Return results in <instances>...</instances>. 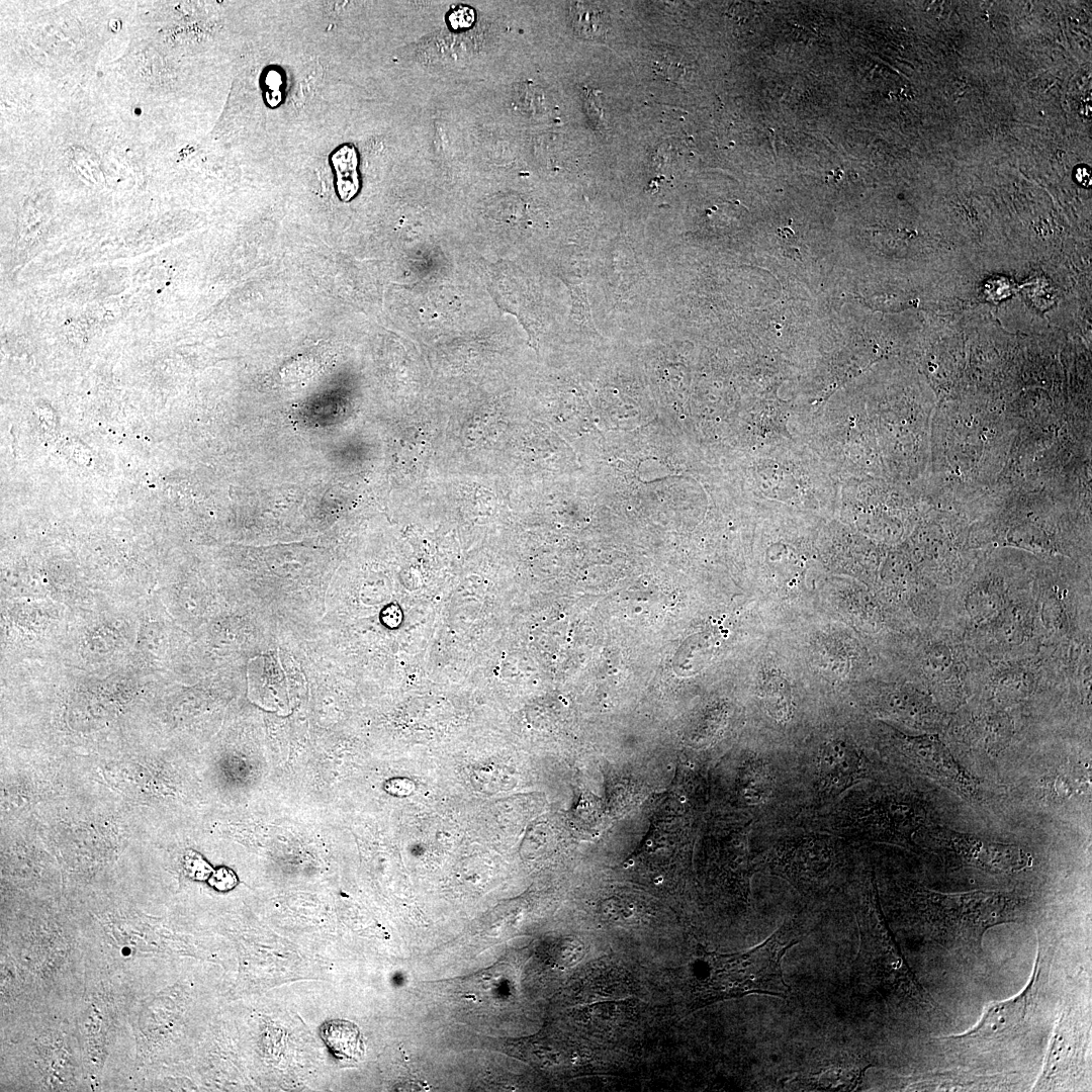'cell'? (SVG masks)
Segmentation results:
<instances>
[{
    "instance_id": "6da1fadb",
    "label": "cell",
    "mask_w": 1092,
    "mask_h": 1092,
    "mask_svg": "<svg viewBox=\"0 0 1092 1092\" xmlns=\"http://www.w3.org/2000/svg\"><path fill=\"white\" fill-rule=\"evenodd\" d=\"M910 921L936 944L949 950L979 953L984 934L993 926L1016 922L1024 901L1007 893L972 891L939 893L922 886L904 892Z\"/></svg>"
},
{
    "instance_id": "7a4b0ae2",
    "label": "cell",
    "mask_w": 1092,
    "mask_h": 1092,
    "mask_svg": "<svg viewBox=\"0 0 1092 1092\" xmlns=\"http://www.w3.org/2000/svg\"><path fill=\"white\" fill-rule=\"evenodd\" d=\"M857 921L860 941L856 969L861 978L896 995L925 1002L923 989L906 964L886 924L873 874L863 889Z\"/></svg>"
},
{
    "instance_id": "3957f363",
    "label": "cell",
    "mask_w": 1092,
    "mask_h": 1092,
    "mask_svg": "<svg viewBox=\"0 0 1092 1092\" xmlns=\"http://www.w3.org/2000/svg\"><path fill=\"white\" fill-rule=\"evenodd\" d=\"M799 939L784 924L765 941L751 950L728 958L712 957L707 993L714 997L759 993L786 998L790 988L784 980L782 960Z\"/></svg>"
},
{
    "instance_id": "277c9868",
    "label": "cell",
    "mask_w": 1092,
    "mask_h": 1092,
    "mask_svg": "<svg viewBox=\"0 0 1092 1092\" xmlns=\"http://www.w3.org/2000/svg\"><path fill=\"white\" fill-rule=\"evenodd\" d=\"M841 834L913 848V837L925 827L927 812L913 793L880 790L840 811Z\"/></svg>"
},
{
    "instance_id": "5b68a950",
    "label": "cell",
    "mask_w": 1092,
    "mask_h": 1092,
    "mask_svg": "<svg viewBox=\"0 0 1092 1092\" xmlns=\"http://www.w3.org/2000/svg\"><path fill=\"white\" fill-rule=\"evenodd\" d=\"M835 840L820 833L787 836L760 856V868L784 877L796 887L811 891L826 882L839 861Z\"/></svg>"
},
{
    "instance_id": "8992f818",
    "label": "cell",
    "mask_w": 1092,
    "mask_h": 1092,
    "mask_svg": "<svg viewBox=\"0 0 1092 1092\" xmlns=\"http://www.w3.org/2000/svg\"><path fill=\"white\" fill-rule=\"evenodd\" d=\"M927 841L945 855L985 872L1013 874L1032 864V856L1023 848L994 842L944 827L921 829Z\"/></svg>"
},
{
    "instance_id": "52a82bcc",
    "label": "cell",
    "mask_w": 1092,
    "mask_h": 1092,
    "mask_svg": "<svg viewBox=\"0 0 1092 1092\" xmlns=\"http://www.w3.org/2000/svg\"><path fill=\"white\" fill-rule=\"evenodd\" d=\"M1039 954L1037 950L1032 975L1019 994L1005 1001L991 1003L980 1021L967 1032L943 1038L965 1043L991 1044L1015 1036L1023 1028L1029 1004L1035 996L1040 975Z\"/></svg>"
},
{
    "instance_id": "ba28073f",
    "label": "cell",
    "mask_w": 1092,
    "mask_h": 1092,
    "mask_svg": "<svg viewBox=\"0 0 1092 1092\" xmlns=\"http://www.w3.org/2000/svg\"><path fill=\"white\" fill-rule=\"evenodd\" d=\"M908 764L968 800H980V782L935 737L907 740L900 749Z\"/></svg>"
},
{
    "instance_id": "9c48e42d",
    "label": "cell",
    "mask_w": 1092,
    "mask_h": 1092,
    "mask_svg": "<svg viewBox=\"0 0 1092 1092\" xmlns=\"http://www.w3.org/2000/svg\"><path fill=\"white\" fill-rule=\"evenodd\" d=\"M869 775L868 761L845 742L823 745L815 760V789L819 801H833Z\"/></svg>"
},
{
    "instance_id": "30bf717a",
    "label": "cell",
    "mask_w": 1092,
    "mask_h": 1092,
    "mask_svg": "<svg viewBox=\"0 0 1092 1092\" xmlns=\"http://www.w3.org/2000/svg\"><path fill=\"white\" fill-rule=\"evenodd\" d=\"M1079 1038L1078 1028L1067 1013L1062 1017L1052 1040L1041 1078L1043 1081H1056L1072 1069L1073 1063L1079 1057Z\"/></svg>"
},
{
    "instance_id": "8fae6325",
    "label": "cell",
    "mask_w": 1092,
    "mask_h": 1092,
    "mask_svg": "<svg viewBox=\"0 0 1092 1092\" xmlns=\"http://www.w3.org/2000/svg\"><path fill=\"white\" fill-rule=\"evenodd\" d=\"M869 1066L858 1062H838L811 1073L803 1082L806 1087L816 1090H853L859 1085Z\"/></svg>"
},
{
    "instance_id": "7c38bea8",
    "label": "cell",
    "mask_w": 1092,
    "mask_h": 1092,
    "mask_svg": "<svg viewBox=\"0 0 1092 1092\" xmlns=\"http://www.w3.org/2000/svg\"><path fill=\"white\" fill-rule=\"evenodd\" d=\"M321 1035L331 1052L341 1060H357L363 1052V1040L356 1024L334 1019L325 1022Z\"/></svg>"
},
{
    "instance_id": "4fadbf2b",
    "label": "cell",
    "mask_w": 1092,
    "mask_h": 1092,
    "mask_svg": "<svg viewBox=\"0 0 1092 1092\" xmlns=\"http://www.w3.org/2000/svg\"><path fill=\"white\" fill-rule=\"evenodd\" d=\"M569 16L575 32L586 39H600L609 28L608 14L595 3H573Z\"/></svg>"
},
{
    "instance_id": "5bb4252c",
    "label": "cell",
    "mask_w": 1092,
    "mask_h": 1092,
    "mask_svg": "<svg viewBox=\"0 0 1092 1092\" xmlns=\"http://www.w3.org/2000/svg\"><path fill=\"white\" fill-rule=\"evenodd\" d=\"M1090 774L1080 775L1076 768L1063 767L1042 780V792L1048 801L1063 802L1087 789Z\"/></svg>"
},
{
    "instance_id": "9a60e30c",
    "label": "cell",
    "mask_w": 1092,
    "mask_h": 1092,
    "mask_svg": "<svg viewBox=\"0 0 1092 1092\" xmlns=\"http://www.w3.org/2000/svg\"><path fill=\"white\" fill-rule=\"evenodd\" d=\"M651 63L655 74L670 82L677 83L686 73L680 56L676 55L672 49L656 50L652 55Z\"/></svg>"
},
{
    "instance_id": "2e32d148",
    "label": "cell",
    "mask_w": 1092,
    "mask_h": 1092,
    "mask_svg": "<svg viewBox=\"0 0 1092 1092\" xmlns=\"http://www.w3.org/2000/svg\"><path fill=\"white\" fill-rule=\"evenodd\" d=\"M542 92L534 85H522L518 91V100L521 107L534 112L542 105Z\"/></svg>"
},
{
    "instance_id": "e0dca14e",
    "label": "cell",
    "mask_w": 1092,
    "mask_h": 1092,
    "mask_svg": "<svg viewBox=\"0 0 1092 1092\" xmlns=\"http://www.w3.org/2000/svg\"><path fill=\"white\" fill-rule=\"evenodd\" d=\"M209 884L218 891H228L237 884V877L233 871L221 868L216 870L209 880Z\"/></svg>"
},
{
    "instance_id": "ac0fdd59",
    "label": "cell",
    "mask_w": 1092,
    "mask_h": 1092,
    "mask_svg": "<svg viewBox=\"0 0 1092 1092\" xmlns=\"http://www.w3.org/2000/svg\"><path fill=\"white\" fill-rule=\"evenodd\" d=\"M474 11L467 6H458L449 15V23L453 28H468L474 22Z\"/></svg>"
},
{
    "instance_id": "d6986e66",
    "label": "cell",
    "mask_w": 1092,
    "mask_h": 1092,
    "mask_svg": "<svg viewBox=\"0 0 1092 1092\" xmlns=\"http://www.w3.org/2000/svg\"><path fill=\"white\" fill-rule=\"evenodd\" d=\"M585 108L587 114L594 125H601L604 121V111L601 106L599 94L593 89H588L585 97Z\"/></svg>"
},
{
    "instance_id": "ffe728a7",
    "label": "cell",
    "mask_w": 1092,
    "mask_h": 1092,
    "mask_svg": "<svg viewBox=\"0 0 1092 1092\" xmlns=\"http://www.w3.org/2000/svg\"><path fill=\"white\" fill-rule=\"evenodd\" d=\"M185 867L189 875L195 879L203 880L209 876L211 869L207 862H205L200 856H193L185 858Z\"/></svg>"
},
{
    "instance_id": "44dd1931",
    "label": "cell",
    "mask_w": 1092,
    "mask_h": 1092,
    "mask_svg": "<svg viewBox=\"0 0 1092 1092\" xmlns=\"http://www.w3.org/2000/svg\"><path fill=\"white\" fill-rule=\"evenodd\" d=\"M1075 176H1076L1077 181L1080 184H1082L1084 186H1088V185L1091 184V174H1090L1089 167H1087L1085 165L1079 166L1077 168V170H1076V175Z\"/></svg>"
},
{
    "instance_id": "7402d4cb",
    "label": "cell",
    "mask_w": 1092,
    "mask_h": 1092,
    "mask_svg": "<svg viewBox=\"0 0 1092 1092\" xmlns=\"http://www.w3.org/2000/svg\"><path fill=\"white\" fill-rule=\"evenodd\" d=\"M779 234H780V235H781L782 237H785V238H786V237H788L789 235H791V236H793V235H794L793 231H792V230H790V229H787V228H785V229H783V230H779Z\"/></svg>"
}]
</instances>
